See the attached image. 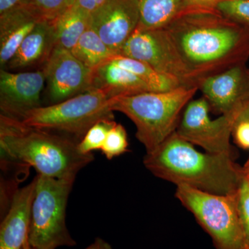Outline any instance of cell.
I'll list each match as a JSON object with an SVG mask.
<instances>
[{
	"label": "cell",
	"mask_w": 249,
	"mask_h": 249,
	"mask_svg": "<svg viewBox=\"0 0 249 249\" xmlns=\"http://www.w3.org/2000/svg\"><path fill=\"white\" fill-rule=\"evenodd\" d=\"M29 0H0V14L16 8L27 6Z\"/></svg>",
	"instance_id": "obj_29"
},
{
	"label": "cell",
	"mask_w": 249,
	"mask_h": 249,
	"mask_svg": "<svg viewBox=\"0 0 249 249\" xmlns=\"http://www.w3.org/2000/svg\"><path fill=\"white\" fill-rule=\"evenodd\" d=\"M36 178L15 193L0 226V249H24L29 237Z\"/></svg>",
	"instance_id": "obj_14"
},
{
	"label": "cell",
	"mask_w": 249,
	"mask_h": 249,
	"mask_svg": "<svg viewBox=\"0 0 249 249\" xmlns=\"http://www.w3.org/2000/svg\"><path fill=\"white\" fill-rule=\"evenodd\" d=\"M128 141L127 132L122 124H116L109 130L101 152L108 160L119 157L127 151Z\"/></svg>",
	"instance_id": "obj_25"
},
{
	"label": "cell",
	"mask_w": 249,
	"mask_h": 249,
	"mask_svg": "<svg viewBox=\"0 0 249 249\" xmlns=\"http://www.w3.org/2000/svg\"><path fill=\"white\" fill-rule=\"evenodd\" d=\"M24 249H33L32 247H31L30 245H29V241H27V243H26L25 247H24Z\"/></svg>",
	"instance_id": "obj_33"
},
{
	"label": "cell",
	"mask_w": 249,
	"mask_h": 249,
	"mask_svg": "<svg viewBox=\"0 0 249 249\" xmlns=\"http://www.w3.org/2000/svg\"><path fill=\"white\" fill-rule=\"evenodd\" d=\"M249 249V248H247V249Z\"/></svg>",
	"instance_id": "obj_34"
},
{
	"label": "cell",
	"mask_w": 249,
	"mask_h": 249,
	"mask_svg": "<svg viewBox=\"0 0 249 249\" xmlns=\"http://www.w3.org/2000/svg\"><path fill=\"white\" fill-rule=\"evenodd\" d=\"M85 249H113L111 246L106 240L97 237L94 242Z\"/></svg>",
	"instance_id": "obj_31"
},
{
	"label": "cell",
	"mask_w": 249,
	"mask_h": 249,
	"mask_svg": "<svg viewBox=\"0 0 249 249\" xmlns=\"http://www.w3.org/2000/svg\"><path fill=\"white\" fill-rule=\"evenodd\" d=\"M119 55L147 64L162 74L175 78L186 88H197L164 28H137L121 49Z\"/></svg>",
	"instance_id": "obj_9"
},
{
	"label": "cell",
	"mask_w": 249,
	"mask_h": 249,
	"mask_svg": "<svg viewBox=\"0 0 249 249\" xmlns=\"http://www.w3.org/2000/svg\"><path fill=\"white\" fill-rule=\"evenodd\" d=\"M92 70V89L102 91L110 98L152 91L139 77L111 60Z\"/></svg>",
	"instance_id": "obj_17"
},
{
	"label": "cell",
	"mask_w": 249,
	"mask_h": 249,
	"mask_svg": "<svg viewBox=\"0 0 249 249\" xmlns=\"http://www.w3.org/2000/svg\"><path fill=\"white\" fill-rule=\"evenodd\" d=\"M111 60L139 77L150 88L152 91L160 92L170 91L183 87L178 80L162 74L145 62L121 55H115Z\"/></svg>",
	"instance_id": "obj_21"
},
{
	"label": "cell",
	"mask_w": 249,
	"mask_h": 249,
	"mask_svg": "<svg viewBox=\"0 0 249 249\" xmlns=\"http://www.w3.org/2000/svg\"><path fill=\"white\" fill-rule=\"evenodd\" d=\"M79 141L48 129L31 127L0 115L1 157L49 178H76L93 160L78 149Z\"/></svg>",
	"instance_id": "obj_3"
},
{
	"label": "cell",
	"mask_w": 249,
	"mask_h": 249,
	"mask_svg": "<svg viewBox=\"0 0 249 249\" xmlns=\"http://www.w3.org/2000/svg\"><path fill=\"white\" fill-rule=\"evenodd\" d=\"M116 123L114 119H105L93 124L78 143V149L85 155L101 150L109 130Z\"/></svg>",
	"instance_id": "obj_22"
},
{
	"label": "cell",
	"mask_w": 249,
	"mask_h": 249,
	"mask_svg": "<svg viewBox=\"0 0 249 249\" xmlns=\"http://www.w3.org/2000/svg\"><path fill=\"white\" fill-rule=\"evenodd\" d=\"M242 168L244 178L249 183V157L248 160L246 162L245 165L242 167Z\"/></svg>",
	"instance_id": "obj_32"
},
{
	"label": "cell",
	"mask_w": 249,
	"mask_h": 249,
	"mask_svg": "<svg viewBox=\"0 0 249 249\" xmlns=\"http://www.w3.org/2000/svg\"><path fill=\"white\" fill-rule=\"evenodd\" d=\"M36 179L29 245L34 249L76 246L66 224L67 202L76 178H57L37 174Z\"/></svg>",
	"instance_id": "obj_5"
},
{
	"label": "cell",
	"mask_w": 249,
	"mask_h": 249,
	"mask_svg": "<svg viewBox=\"0 0 249 249\" xmlns=\"http://www.w3.org/2000/svg\"><path fill=\"white\" fill-rule=\"evenodd\" d=\"M55 46L53 21H40L23 40L6 66L11 70H19L45 64Z\"/></svg>",
	"instance_id": "obj_15"
},
{
	"label": "cell",
	"mask_w": 249,
	"mask_h": 249,
	"mask_svg": "<svg viewBox=\"0 0 249 249\" xmlns=\"http://www.w3.org/2000/svg\"><path fill=\"white\" fill-rule=\"evenodd\" d=\"M223 0H183L184 10H216Z\"/></svg>",
	"instance_id": "obj_28"
},
{
	"label": "cell",
	"mask_w": 249,
	"mask_h": 249,
	"mask_svg": "<svg viewBox=\"0 0 249 249\" xmlns=\"http://www.w3.org/2000/svg\"><path fill=\"white\" fill-rule=\"evenodd\" d=\"M175 196L211 236L216 249H247L237 192L231 195L212 194L179 185L177 186Z\"/></svg>",
	"instance_id": "obj_6"
},
{
	"label": "cell",
	"mask_w": 249,
	"mask_h": 249,
	"mask_svg": "<svg viewBox=\"0 0 249 249\" xmlns=\"http://www.w3.org/2000/svg\"><path fill=\"white\" fill-rule=\"evenodd\" d=\"M76 0H29L27 7L40 20H55L74 5Z\"/></svg>",
	"instance_id": "obj_23"
},
{
	"label": "cell",
	"mask_w": 249,
	"mask_h": 249,
	"mask_svg": "<svg viewBox=\"0 0 249 249\" xmlns=\"http://www.w3.org/2000/svg\"><path fill=\"white\" fill-rule=\"evenodd\" d=\"M44 65L42 71L53 104L92 90L93 70L85 66L70 51L55 46Z\"/></svg>",
	"instance_id": "obj_10"
},
{
	"label": "cell",
	"mask_w": 249,
	"mask_h": 249,
	"mask_svg": "<svg viewBox=\"0 0 249 249\" xmlns=\"http://www.w3.org/2000/svg\"><path fill=\"white\" fill-rule=\"evenodd\" d=\"M232 135L237 145L245 149H249V119L240 121L236 125Z\"/></svg>",
	"instance_id": "obj_27"
},
{
	"label": "cell",
	"mask_w": 249,
	"mask_h": 249,
	"mask_svg": "<svg viewBox=\"0 0 249 249\" xmlns=\"http://www.w3.org/2000/svg\"><path fill=\"white\" fill-rule=\"evenodd\" d=\"M143 164L157 178L212 194H235L244 179L234 157L198 151L176 132L146 153Z\"/></svg>",
	"instance_id": "obj_2"
},
{
	"label": "cell",
	"mask_w": 249,
	"mask_h": 249,
	"mask_svg": "<svg viewBox=\"0 0 249 249\" xmlns=\"http://www.w3.org/2000/svg\"><path fill=\"white\" fill-rule=\"evenodd\" d=\"M106 1L107 0H76L74 4L91 14Z\"/></svg>",
	"instance_id": "obj_30"
},
{
	"label": "cell",
	"mask_w": 249,
	"mask_h": 249,
	"mask_svg": "<svg viewBox=\"0 0 249 249\" xmlns=\"http://www.w3.org/2000/svg\"><path fill=\"white\" fill-rule=\"evenodd\" d=\"M164 29L199 85L248 60L249 34L217 10H184Z\"/></svg>",
	"instance_id": "obj_1"
},
{
	"label": "cell",
	"mask_w": 249,
	"mask_h": 249,
	"mask_svg": "<svg viewBox=\"0 0 249 249\" xmlns=\"http://www.w3.org/2000/svg\"><path fill=\"white\" fill-rule=\"evenodd\" d=\"M91 16V29L118 55L140 22L137 0H107Z\"/></svg>",
	"instance_id": "obj_13"
},
{
	"label": "cell",
	"mask_w": 249,
	"mask_h": 249,
	"mask_svg": "<svg viewBox=\"0 0 249 249\" xmlns=\"http://www.w3.org/2000/svg\"><path fill=\"white\" fill-rule=\"evenodd\" d=\"M199 89L180 87L167 91H149L111 100L113 111H119L135 124L136 137L146 153L176 132L187 105Z\"/></svg>",
	"instance_id": "obj_4"
},
{
	"label": "cell",
	"mask_w": 249,
	"mask_h": 249,
	"mask_svg": "<svg viewBox=\"0 0 249 249\" xmlns=\"http://www.w3.org/2000/svg\"><path fill=\"white\" fill-rule=\"evenodd\" d=\"M46 81L43 71H0L1 115L22 121L29 111L42 106L40 95Z\"/></svg>",
	"instance_id": "obj_12"
},
{
	"label": "cell",
	"mask_w": 249,
	"mask_h": 249,
	"mask_svg": "<svg viewBox=\"0 0 249 249\" xmlns=\"http://www.w3.org/2000/svg\"><path fill=\"white\" fill-rule=\"evenodd\" d=\"M111 100L98 89L87 91L62 102L29 111L22 122L31 127L60 132L81 140L99 121L114 119Z\"/></svg>",
	"instance_id": "obj_7"
},
{
	"label": "cell",
	"mask_w": 249,
	"mask_h": 249,
	"mask_svg": "<svg viewBox=\"0 0 249 249\" xmlns=\"http://www.w3.org/2000/svg\"><path fill=\"white\" fill-rule=\"evenodd\" d=\"M216 10L249 34V0H223Z\"/></svg>",
	"instance_id": "obj_24"
},
{
	"label": "cell",
	"mask_w": 249,
	"mask_h": 249,
	"mask_svg": "<svg viewBox=\"0 0 249 249\" xmlns=\"http://www.w3.org/2000/svg\"><path fill=\"white\" fill-rule=\"evenodd\" d=\"M90 13L76 5L53 21L56 46L71 52L85 31L91 28Z\"/></svg>",
	"instance_id": "obj_18"
},
{
	"label": "cell",
	"mask_w": 249,
	"mask_h": 249,
	"mask_svg": "<svg viewBox=\"0 0 249 249\" xmlns=\"http://www.w3.org/2000/svg\"><path fill=\"white\" fill-rule=\"evenodd\" d=\"M210 111L204 98L192 100L185 108L175 132L206 152L234 157L231 137L240 121L249 119V110L223 114L214 120L210 118Z\"/></svg>",
	"instance_id": "obj_8"
},
{
	"label": "cell",
	"mask_w": 249,
	"mask_h": 249,
	"mask_svg": "<svg viewBox=\"0 0 249 249\" xmlns=\"http://www.w3.org/2000/svg\"><path fill=\"white\" fill-rule=\"evenodd\" d=\"M199 90L215 114H230L249 110V69L246 64L204 78Z\"/></svg>",
	"instance_id": "obj_11"
},
{
	"label": "cell",
	"mask_w": 249,
	"mask_h": 249,
	"mask_svg": "<svg viewBox=\"0 0 249 249\" xmlns=\"http://www.w3.org/2000/svg\"><path fill=\"white\" fill-rule=\"evenodd\" d=\"M237 202L246 245L249 248V183L245 178L237 191Z\"/></svg>",
	"instance_id": "obj_26"
},
{
	"label": "cell",
	"mask_w": 249,
	"mask_h": 249,
	"mask_svg": "<svg viewBox=\"0 0 249 249\" xmlns=\"http://www.w3.org/2000/svg\"><path fill=\"white\" fill-rule=\"evenodd\" d=\"M71 53L85 66L93 70L118 55L91 28L80 37Z\"/></svg>",
	"instance_id": "obj_20"
},
{
	"label": "cell",
	"mask_w": 249,
	"mask_h": 249,
	"mask_svg": "<svg viewBox=\"0 0 249 249\" xmlns=\"http://www.w3.org/2000/svg\"><path fill=\"white\" fill-rule=\"evenodd\" d=\"M40 19L27 6L0 14V65L6 67Z\"/></svg>",
	"instance_id": "obj_16"
},
{
	"label": "cell",
	"mask_w": 249,
	"mask_h": 249,
	"mask_svg": "<svg viewBox=\"0 0 249 249\" xmlns=\"http://www.w3.org/2000/svg\"><path fill=\"white\" fill-rule=\"evenodd\" d=\"M140 12L139 27L163 29L184 11L183 0H137Z\"/></svg>",
	"instance_id": "obj_19"
}]
</instances>
